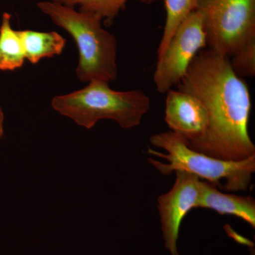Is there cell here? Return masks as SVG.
I'll return each instance as SVG.
<instances>
[{
  "instance_id": "9",
  "label": "cell",
  "mask_w": 255,
  "mask_h": 255,
  "mask_svg": "<svg viewBox=\"0 0 255 255\" xmlns=\"http://www.w3.org/2000/svg\"><path fill=\"white\" fill-rule=\"evenodd\" d=\"M197 208L211 209L220 215H232L255 228V201L251 196L223 193L216 186L201 181Z\"/></svg>"
},
{
  "instance_id": "4",
  "label": "cell",
  "mask_w": 255,
  "mask_h": 255,
  "mask_svg": "<svg viewBox=\"0 0 255 255\" xmlns=\"http://www.w3.org/2000/svg\"><path fill=\"white\" fill-rule=\"evenodd\" d=\"M109 83L102 80L90 82L82 90L56 96L52 100V107L87 129L105 119L114 121L124 129L138 127L150 110V97L140 90L115 91Z\"/></svg>"
},
{
  "instance_id": "8",
  "label": "cell",
  "mask_w": 255,
  "mask_h": 255,
  "mask_svg": "<svg viewBox=\"0 0 255 255\" xmlns=\"http://www.w3.org/2000/svg\"><path fill=\"white\" fill-rule=\"evenodd\" d=\"M166 94L164 121L170 131L184 137L188 143L204 136L209 127V117L200 100L179 90H170Z\"/></svg>"
},
{
  "instance_id": "15",
  "label": "cell",
  "mask_w": 255,
  "mask_h": 255,
  "mask_svg": "<svg viewBox=\"0 0 255 255\" xmlns=\"http://www.w3.org/2000/svg\"><path fill=\"white\" fill-rule=\"evenodd\" d=\"M4 113H3L1 106H0V140L4 135Z\"/></svg>"
},
{
  "instance_id": "3",
  "label": "cell",
  "mask_w": 255,
  "mask_h": 255,
  "mask_svg": "<svg viewBox=\"0 0 255 255\" xmlns=\"http://www.w3.org/2000/svg\"><path fill=\"white\" fill-rule=\"evenodd\" d=\"M150 142L166 152L147 149V153L167 161L163 163L148 159L150 164L164 175H170L177 170L186 171L223 190L235 192L248 190L255 172V155L240 161L215 158L193 150L184 137L170 130L152 135Z\"/></svg>"
},
{
  "instance_id": "10",
  "label": "cell",
  "mask_w": 255,
  "mask_h": 255,
  "mask_svg": "<svg viewBox=\"0 0 255 255\" xmlns=\"http://www.w3.org/2000/svg\"><path fill=\"white\" fill-rule=\"evenodd\" d=\"M25 56L30 63L37 64L44 58H52L63 52L66 40L56 31H18Z\"/></svg>"
},
{
  "instance_id": "6",
  "label": "cell",
  "mask_w": 255,
  "mask_h": 255,
  "mask_svg": "<svg viewBox=\"0 0 255 255\" xmlns=\"http://www.w3.org/2000/svg\"><path fill=\"white\" fill-rule=\"evenodd\" d=\"M206 47L202 18L194 10L183 20L165 49L157 57L153 76L157 91L167 93L177 85L196 55Z\"/></svg>"
},
{
  "instance_id": "1",
  "label": "cell",
  "mask_w": 255,
  "mask_h": 255,
  "mask_svg": "<svg viewBox=\"0 0 255 255\" xmlns=\"http://www.w3.org/2000/svg\"><path fill=\"white\" fill-rule=\"evenodd\" d=\"M177 86L199 99L209 117L205 135L187 142L191 149L223 160H243L255 155L248 129L251 93L229 58L209 48L201 50Z\"/></svg>"
},
{
  "instance_id": "12",
  "label": "cell",
  "mask_w": 255,
  "mask_h": 255,
  "mask_svg": "<svg viewBox=\"0 0 255 255\" xmlns=\"http://www.w3.org/2000/svg\"><path fill=\"white\" fill-rule=\"evenodd\" d=\"M128 0H52L58 4L72 6H79L80 11L94 13L102 18L106 26H110L118 16L119 12L125 9ZM146 4H153L159 0H139Z\"/></svg>"
},
{
  "instance_id": "13",
  "label": "cell",
  "mask_w": 255,
  "mask_h": 255,
  "mask_svg": "<svg viewBox=\"0 0 255 255\" xmlns=\"http://www.w3.org/2000/svg\"><path fill=\"white\" fill-rule=\"evenodd\" d=\"M166 11L165 24L161 38L157 57L162 54L174 32L183 20L196 9L199 0H164Z\"/></svg>"
},
{
  "instance_id": "5",
  "label": "cell",
  "mask_w": 255,
  "mask_h": 255,
  "mask_svg": "<svg viewBox=\"0 0 255 255\" xmlns=\"http://www.w3.org/2000/svg\"><path fill=\"white\" fill-rule=\"evenodd\" d=\"M209 49L229 58L255 37V0H199Z\"/></svg>"
},
{
  "instance_id": "2",
  "label": "cell",
  "mask_w": 255,
  "mask_h": 255,
  "mask_svg": "<svg viewBox=\"0 0 255 255\" xmlns=\"http://www.w3.org/2000/svg\"><path fill=\"white\" fill-rule=\"evenodd\" d=\"M37 6L57 26L68 31L76 43L79 50L76 74L80 81L110 82L117 78V38L102 28L100 16L54 1H41Z\"/></svg>"
},
{
  "instance_id": "11",
  "label": "cell",
  "mask_w": 255,
  "mask_h": 255,
  "mask_svg": "<svg viewBox=\"0 0 255 255\" xmlns=\"http://www.w3.org/2000/svg\"><path fill=\"white\" fill-rule=\"evenodd\" d=\"M11 14L4 12L0 25V70L13 71L24 63V49L18 31L13 29Z\"/></svg>"
},
{
  "instance_id": "14",
  "label": "cell",
  "mask_w": 255,
  "mask_h": 255,
  "mask_svg": "<svg viewBox=\"0 0 255 255\" xmlns=\"http://www.w3.org/2000/svg\"><path fill=\"white\" fill-rule=\"evenodd\" d=\"M232 68L241 78L255 75V37L246 42L232 56Z\"/></svg>"
},
{
  "instance_id": "7",
  "label": "cell",
  "mask_w": 255,
  "mask_h": 255,
  "mask_svg": "<svg viewBox=\"0 0 255 255\" xmlns=\"http://www.w3.org/2000/svg\"><path fill=\"white\" fill-rule=\"evenodd\" d=\"M172 189L157 199L161 230L164 247L170 255H179L177 242L183 220L197 206L201 191V179L186 172L175 171Z\"/></svg>"
}]
</instances>
